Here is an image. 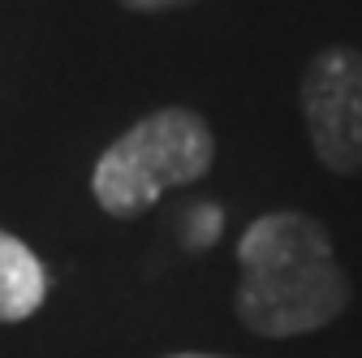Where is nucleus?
<instances>
[{
  "instance_id": "3",
  "label": "nucleus",
  "mask_w": 362,
  "mask_h": 358,
  "mask_svg": "<svg viewBox=\"0 0 362 358\" xmlns=\"http://www.w3.org/2000/svg\"><path fill=\"white\" fill-rule=\"evenodd\" d=\"M315 160L337 177L362 173V52L320 48L298 86Z\"/></svg>"
},
{
  "instance_id": "5",
  "label": "nucleus",
  "mask_w": 362,
  "mask_h": 358,
  "mask_svg": "<svg viewBox=\"0 0 362 358\" xmlns=\"http://www.w3.org/2000/svg\"><path fill=\"white\" fill-rule=\"evenodd\" d=\"M117 5H125L129 13H168V9L194 5V0H117Z\"/></svg>"
},
{
  "instance_id": "4",
  "label": "nucleus",
  "mask_w": 362,
  "mask_h": 358,
  "mask_svg": "<svg viewBox=\"0 0 362 358\" xmlns=\"http://www.w3.org/2000/svg\"><path fill=\"white\" fill-rule=\"evenodd\" d=\"M48 302V267L13 233L0 229V324H22Z\"/></svg>"
},
{
  "instance_id": "6",
  "label": "nucleus",
  "mask_w": 362,
  "mask_h": 358,
  "mask_svg": "<svg viewBox=\"0 0 362 358\" xmlns=\"http://www.w3.org/2000/svg\"><path fill=\"white\" fill-rule=\"evenodd\" d=\"M164 358H229V354H203V350H181V354H164Z\"/></svg>"
},
{
  "instance_id": "2",
  "label": "nucleus",
  "mask_w": 362,
  "mask_h": 358,
  "mask_svg": "<svg viewBox=\"0 0 362 358\" xmlns=\"http://www.w3.org/2000/svg\"><path fill=\"white\" fill-rule=\"evenodd\" d=\"M211 164V125L186 104H164L139 117L100 151L95 168H90V195L112 220H134L156 207L164 190L207 177Z\"/></svg>"
},
{
  "instance_id": "1",
  "label": "nucleus",
  "mask_w": 362,
  "mask_h": 358,
  "mask_svg": "<svg viewBox=\"0 0 362 358\" xmlns=\"http://www.w3.org/2000/svg\"><path fill=\"white\" fill-rule=\"evenodd\" d=\"M238 267L233 311L242 328L267 341L320 333L345 316L354 298L324 220L293 207L250 220L238 238Z\"/></svg>"
}]
</instances>
